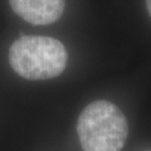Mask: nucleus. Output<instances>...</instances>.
Instances as JSON below:
<instances>
[{"label": "nucleus", "instance_id": "20e7f679", "mask_svg": "<svg viewBox=\"0 0 151 151\" xmlns=\"http://www.w3.org/2000/svg\"><path fill=\"white\" fill-rule=\"evenodd\" d=\"M146 8H147V12L151 17V0H146Z\"/></svg>", "mask_w": 151, "mask_h": 151}, {"label": "nucleus", "instance_id": "f03ea898", "mask_svg": "<svg viewBox=\"0 0 151 151\" xmlns=\"http://www.w3.org/2000/svg\"><path fill=\"white\" fill-rule=\"evenodd\" d=\"M77 132L83 151H121L129 135V125L116 105L100 100L81 112Z\"/></svg>", "mask_w": 151, "mask_h": 151}, {"label": "nucleus", "instance_id": "7ed1b4c3", "mask_svg": "<svg viewBox=\"0 0 151 151\" xmlns=\"http://www.w3.org/2000/svg\"><path fill=\"white\" fill-rule=\"evenodd\" d=\"M18 17L33 25H48L62 17L65 0H9Z\"/></svg>", "mask_w": 151, "mask_h": 151}, {"label": "nucleus", "instance_id": "f257e3e1", "mask_svg": "<svg viewBox=\"0 0 151 151\" xmlns=\"http://www.w3.org/2000/svg\"><path fill=\"white\" fill-rule=\"evenodd\" d=\"M67 50L58 39L42 35H23L9 49V63L14 72L30 81L50 79L67 65Z\"/></svg>", "mask_w": 151, "mask_h": 151}]
</instances>
